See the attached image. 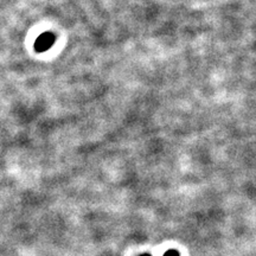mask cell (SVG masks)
<instances>
[{
	"label": "cell",
	"mask_w": 256,
	"mask_h": 256,
	"mask_svg": "<svg viewBox=\"0 0 256 256\" xmlns=\"http://www.w3.org/2000/svg\"><path fill=\"white\" fill-rule=\"evenodd\" d=\"M164 256H180V255H179V252L177 250H168L165 252Z\"/></svg>",
	"instance_id": "cell-1"
},
{
	"label": "cell",
	"mask_w": 256,
	"mask_h": 256,
	"mask_svg": "<svg viewBox=\"0 0 256 256\" xmlns=\"http://www.w3.org/2000/svg\"><path fill=\"white\" fill-rule=\"evenodd\" d=\"M142 256H151V255H148V254H144V255H142Z\"/></svg>",
	"instance_id": "cell-2"
}]
</instances>
